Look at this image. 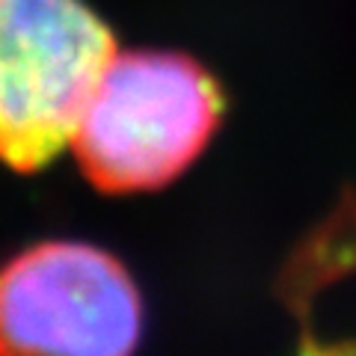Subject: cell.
Masks as SVG:
<instances>
[{
	"label": "cell",
	"instance_id": "1",
	"mask_svg": "<svg viewBox=\"0 0 356 356\" xmlns=\"http://www.w3.org/2000/svg\"><path fill=\"white\" fill-rule=\"evenodd\" d=\"M220 119L222 92L205 65L172 51H116L72 149L98 191H158L202 154Z\"/></svg>",
	"mask_w": 356,
	"mask_h": 356
},
{
	"label": "cell",
	"instance_id": "2",
	"mask_svg": "<svg viewBox=\"0 0 356 356\" xmlns=\"http://www.w3.org/2000/svg\"><path fill=\"white\" fill-rule=\"evenodd\" d=\"M113 54L81 0H0V161L36 172L57 158Z\"/></svg>",
	"mask_w": 356,
	"mask_h": 356
},
{
	"label": "cell",
	"instance_id": "3",
	"mask_svg": "<svg viewBox=\"0 0 356 356\" xmlns=\"http://www.w3.org/2000/svg\"><path fill=\"white\" fill-rule=\"evenodd\" d=\"M143 300L125 264L72 241H48L0 270V356H131Z\"/></svg>",
	"mask_w": 356,
	"mask_h": 356
},
{
	"label": "cell",
	"instance_id": "4",
	"mask_svg": "<svg viewBox=\"0 0 356 356\" xmlns=\"http://www.w3.org/2000/svg\"><path fill=\"white\" fill-rule=\"evenodd\" d=\"M297 356H356V341H332V344H324V341L306 336L303 344H300V353Z\"/></svg>",
	"mask_w": 356,
	"mask_h": 356
}]
</instances>
